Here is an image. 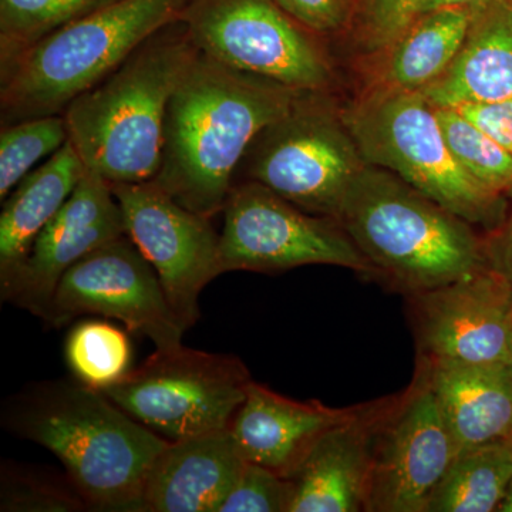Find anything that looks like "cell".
I'll return each instance as SVG.
<instances>
[{"instance_id":"obj_16","label":"cell","mask_w":512,"mask_h":512,"mask_svg":"<svg viewBox=\"0 0 512 512\" xmlns=\"http://www.w3.org/2000/svg\"><path fill=\"white\" fill-rule=\"evenodd\" d=\"M394 396L360 404L326 431L291 478V512L366 511L373 450Z\"/></svg>"},{"instance_id":"obj_5","label":"cell","mask_w":512,"mask_h":512,"mask_svg":"<svg viewBox=\"0 0 512 512\" xmlns=\"http://www.w3.org/2000/svg\"><path fill=\"white\" fill-rule=\"evenodd\" d=\"M188 0H113L0 67L2 127L62 114L141 43L180 20Z\"/></svg>"},{"instance_id":"obj_1","label":"cell","mask_w":512,"mask_h":512,"mask_svg":"<svg viewBox=\"0 0 512 512\" xmlns=\"http://www.w3.org/2000/svg\"><path fill=\"white\" fill-rule=\"evenodd\" d=\"M299 93L198 52L168 103L160 168L151 181L212 220L224 211L255 138Z\"/></svg>"},{"instance_id":"obj_28","label":"cell","mask_w":512,"mask_h":512,"mask_svg":"<svg viewBox=\"0 0 512 512\" xmlns=\"http://www.w3.org/2000/svg\"><path fill=\"white\" fill-rule=\"evenodd\" d=\"M90 510L69 477L3 461L0 511L82 512Z\"/></svg>"},{"instance_id":"obj_27","label":"cell","mask_w":512,"mask_h":512,"mask_svg":"<svg viewBox=\"0 0 512 512\" xmlns=\"http://www.w3.org/2000/svg\"><path fill=\"white\" fill-rule=\"evenodd\" d=\"M447 146L464 170L491 190H512V154L453 107H434Z\"/></svg>"},{"instance_id":"obj_2","label":"cell","mask_w":512,"mask_h":512,"mask_svg":"<svg viewBox=\"0 0 512 512\" xmlns=\"http://www.w3.org/2000/svg\"><path fill=\"white\" fill-rule=\"evenodd\" d=\"M0 420L55 454L92 511L141 512L148 473L170 443L76 379L29 384L6 400Z\"/></svg>"},{"instance_id":"obj_37","label":"cell","mask_w":512,"mask_h":512,"mask_svg":"<svg viewBox=\"0 0 512 512\" xmlns=\"http://www.w3.org/2000/svg\"><path fill=\"white\" fill-rule=\"evenodd\" d=\"M505 3H507L510 8H512V0H504Z\"/></svg>"},{"instance_id":"obj_21","label":"cell","mask_w":512,"mask_h":512,"mask_svg":"<svg viewBox=\"0 0 512 512\" xmlns=\"http://www.w3.org/2000/svg\"><path fill=\"white\" fill-rule=\"evenodd\" d=\"M86 171L67 140L10 192L0 214V289L12 281L40 232L62 210Z\"/></svg>"},{"instance_id":"obj_34","label":"cell","mask_w":512,"mask_h":512,"mask_svg":"<svg viewBox=\"0 0 512 512\" xmlns=\"http://www.w3.org/2000/svg\"><path fill=\"white\" fill-rule=\"evenodd\" d=\"M485 0H421L419 6V16L424 13L433 12L441 9L468 8L473 9Z\"/></svg>"},{"instance_id":"obj_24","label":"cell","mask_w":512,"mask_h":512,"mask_svg":"<svg viewBox=\"0 0 512 512\" xmlns=\"http://www.w3.org/2000/svg\"><path fill=\"white\" fill-rule=\"evenodd\" d=\"M64 357L74 379L103 390L130 372L133 348L126 333L103 322L86 320L73 326L64 343Z\"/></svg>"},{"instance_id":"obj_12","label":"cell","mask_w":512,"mask_h":512,"mask_svg":"<svg viewBox=\"0 0 512 512\" xmlns=\"http://www.w3.org/2000/svg\"><path fill=\"white\" fill-rule=\"evenodd\" d=\"M126 235L150 262L184 329L200 319L205 286L224 274L211 220L178 204L154 181L111 185Z\"/></svg>"},{"instance_id":"obj_35","label":"cell","mask_w":512,"mask_h":512,"mask_svg":"<svg viewBox=\"0 0 512 512\" xmlns=\"http://www.w3.org/2000/svg\"><path fill=\"white\" fill-rule=\"evenodd\" d=\"M500 512H512V478L510 483H508L507 490H505L503 501H501L500 507L498 510Z\"/></svg>"},{"instance_id":"obj_23","label":"cell","mask_w":512,"mask_h":512,"mask_svg":"<svg viewBox=\"0 0 512 512\" xmlns=\"http://www.w3.org/2000/svg\"><path fill=\"white\" fill-rule=\"evenodd\" d=\"M512 478V444L493 441L460 451L431 494L426 512H493Z\"/></svg>"},{"instance_id":"obj_18","label":"cell","mask_w":512,"mask_h":512,"mask_svg":"<svg viewBox=\"0 0 512 512\" xmlns=\"http://www.w3.org/2000/svg\"><path fill=\"white\" fill-rule=\"evenodd\" d=\"M352 409L298 402L252 382L229 430L245 460L292 478L316 441Z\"/></svg>"},{"instance_id":"obj_17","label":"cell","mask_w":512,"mask_h":512,"mask_svg":"<svg viewBox=\"0 0 512 512\" xmlns=\"http://www.w3.org/2000/svg\"><path fill=\"white\" fill-rule=\"evenodd\" d=\"M245 464L229 429L170 441L148 473L141 512H220Z\"/></svg>"},{"instance_id":"obj_25","label":"cell","mask_w":512,"mask_h":512,"mask_svg":"<svg viewBox=\"0 0 512 512\" xmlns=\"http://www.w3.org/2000/svg\"><path fill=\"white\" fill-rule=\"evenodd\" d=\"M113 0H0V67L40 39Z\"/></svg>"},{"instance_id":"obj_19","label":"cell","mask_w":512,"mask_h":512,"mask_svg":"<svg viewBox=\"0 0 512 512\" xmlns=\"http://www.w3.org/2000/svg\"><path fill=\"white\" fill-rule=\"evenodd\" d=\"M457 453L512 433L510 367L419 360Z\"/></svg>"},{"instance_id":"obj_4","label":"cell","mask_w":512,"mask_h":512,"mask_svg":"<svg viewBox=\"0 0 512 512\" xmlns=\"http://www.w3.org/2000/svg\"><path fill=\"white\" fill-rule=\"evenodd\" d=\"M336 221L397 291H429L487 266L474 225L441 207L396 174L365 165Z\"/></svg>"},{"instance_id":"obj_38","label":"cell","mask_w":512,"mask_h":512,"mask_svg":"<svg viewBox=\"0 0 512 512\" xmlns=\"http://www.w3.org/2000/svg\"><path fill=\"white\" fill-rule=\"evenodd\" d=\"M348 2L352 3V6L355 5V0H348ZM353 12V10H352Z\"/></svg>"},{"instance_id":"obj_10","label":"cell","mask_w":512,"mask_h":512,"mask_svg":"<svg viewBox=\"0 0 512 512\" xmlns=\"http://www.w3.org/2000/svg\"><path fill=\"white\" fill-rule=\"evenodd\" d=\"M222 212L224 274L333 265L376 278L375 268L338 221L303 211L256 181L235 184Z\"/></svg>"},{"instance_id":"obj_15","label":"cell","mask_w":512,"mask_h":512,"mask_svg":"<svg viewBox=\"0 0 512 512\" xmlns=\"http://www.w3.org/2000/svg\"><path fill=\"white\" fill-rule=\"evenodd\" d=\"M126 234L111 185L87 170L69 200L40 232L19 271L5 288L3 302L45 318L62 276L94 249Z\"/></svg>"},{"instance_id":"obj_13","label":"cell","mask_w":512,"mask_h":512,"mask_svg":"<svg viewBox=\"0 0 512 512\" xmlns=\"http://www.w3.org/2000/svg\"><path fill=\"white\" fill-rule=\"evenodd\" d=\"M457 450L429 382L417 367L377 430L367 512H426Z\"/></svg>"},{"instance_id":"obj_30","label":"cell","mask_w":512,"mask_h":512,"mask_svg":"<svg viewBox=\"0 0 512 512\" xmlns=\"http://www.w3.org/2000/svg\"><path fill=\"white\" fill-rule=\"evenodd\" d=\"M293 497L291 478L247 461L220 512H291Z\"/></svg>"},{"instance_id":"obj_7","label":"cell","mask_w":512,"mask_h":512,"mask_svg":"<svg viewBox=\"0 0 512 512\" xmlns=\"http://www.w3.org/2000/svg\"><path fill=\"white\" fill-rule=\"evenodd\" d=\"M248 180L296 207L336 220L365 160L329 92H301L245 154Z\"/></svg>"},{"instance_id":"obj_11","label":"cell","mask_w":512,"mask_h":512,"mask_svg":"<svg viewBox=\"0 0 512 512\" xmlns=\"http://www.w3.org/2000/svg\"><path fill=\"white\" fill-rule=\"evenodd\" d=\"M89 313L119 320L158 350L183 345L184 326L157 272L126 234L94 249L62 276L43 320L62 328Z\"/></svg>"},{"instance_id":"obj_29","label":"cell","mask_w":512,"mask_h":512,"mask_svg":"<svg viewBox=\"0 0 512 512\" xmlns=\"http://www.w3.org/2000/svg\"><path fill=\"white\" fill-rule=\"evenodd\" d=\"M421 0H355L352 23L367 55L393 42L419 16Z\"/></svg>"},{"instance_id":"obj_9","label":"cell","mask_w":512,"mask_h":512,"mask_svg":"<svg viewBox=\"0 0 512 512\" xmlns=\"http://www.w3.org/2000/svg\"><path fill=\"white\" fill-rule=\"evenodd\" d=\"M180 22L217 62L301 92L332 86V66L315 33L275 0H188Z\"/></svg>"},{"instance_id":"obj_22","label":"cell","mask_w":512,"mask_h":512,"mask_svg":"<svg viewBox=\"0 0 512 512\" xmlns=\"http://www.w3.org/2000/svg\"><path fill=\"white\" fill-rule=\"evenodd\" d=\"M473 9H441L417 16L390 45L373 53L367 86L421 92L456 59Z\"/></svg>"},{"instance_id":"obj_31","label":"cell","mask_w":512,"mask_h":512,"mask_svg":"<svg viewBox=\"0 0 512 512\" xmlns=\"http://www.w3.org/2000/svg\"><path fill=\"white\" fill-rule=\"evenodd\" d=\"M303 28L315 35H330L348 26L352 3L348 0H275Z\"/></svg>"},{"instance_id":"obj_8","label":"cell","mask_w":512,"mask_h":512,"mask_svg":"<svg viewBox=\"0 0 512 512\" xmlns=\"http://www.w3.org/2000/svg\"><path fill=\"white\" fill-rule=\"evenodd\" d=\"M254 380L237 356L183 345L158 350L103 392L168 441L229 429Z\"/></svg>"},{"instance_id":"obj_26","label":"cell","mask_w":512,"mask_h":512,"mask_svg":"<svg viewBox=\"0 0 512 512\" xmlns=\"http://www.w3.org/2000/svg\"><path fill=\"white\" fill-rule=\"evenodd\" d=\"M69 140L62 114L37 117L2 127L0 133V200L5 201L20 181L45 157H52Z\"/></svg>"},{"instance_id":"obj_20","label":"cell","mask_w":512,"mask_h":512,"mask_svg":"<svg viewBox=\"0 0 512 512\" xmlns=\"http://www.w3.org/2000/svg\"><path fill=\"white\" fill-rule=\"evenodd\" d=\"M420 93L434 107L512 99V8L504 0H485L473 8L456 59Z\"/></svg>"},{"instance_id":"obj_36","label":"cell","mask_w":512,"mask_h":512,"mask_svg":"<svg viewBox=\"0 0 512 512\" xmlns=\"http://www.w3.org/2000/svg\"><path fill=\"white\" fill-rule=\"evenodd\" d=\"M507 366L510 367V370L512 373V335H511L510 349H508Z\"/></svg>"},{"instance_id":"obj_32","label":"cell","mask_w":512,"mask_h":512,"mask_svg":"<svg viewBox=\"0 0 512 512\" xmlns=\"http://www.w3.org/2000/svg\"><path fill=\"white\" fill-rule=\"evenodd\" d=\"M512 154V99L453 107Z\"/></svg>"},{"instance_id":"obj_39","label":"cell","mask_w":512,"mask_h":512,"mask_svg":"<svg viewBox=\"0 0 512 512\" xmlns=\"http://www.w3.org/2000/svg\"><path fill=\"white\" fill-rule=\"evenodd\" d=\"M508 441L512 444V433L510 434V437H508Z\"/></svg>"},{"instance_id":"obj_33","label":"cell","mask_w":512,"mask_h":512,"mask_svg":"<svg viewBox=\"0 0 512 512\" xmlns=\"http://www.w3.org/2000/svg\"><path fill=\"white\" fill-rule=\"evenodd\" d=\"M505 197L511 200L510 210L507 208L504 220L483 238L488 265L512 284V190Z\"/></svg>"},{"instance_id":"obj_14","label":"cell","mask_w":512,"mask_h":512,"mask_svg":"<svg viewBox=\"0 0 512 512\" xmlns=\"http://www.w3.org/2000/svg\"><path fill=\"white\" fill-rule=\"evenodd\" d=\"M407 301L419 360L507 365L512 284L490 265Z\"/></svg>"},{"instance_id":"obj_6","label":"cell","mask_w":512,"mask_h":512,"mask_svg":"<svg viewBox=\"0 0 512 512\" xmlns=\"http://www.w3.org/2000/svg\"><path fill=\"white\" fill-rule=\"evenodd\" d=\"M367 165L384 168L471 225H500L507 197L461 167L447 146L436 109L420 92L366 86L340 107Z\"/></svg>"},{"instance_id":"obj_3","label":"cell","mask_w":512,"mask_h":512,"mask_svg":"<svg viewBox=\"0 0 512 512\" xmlns=\"http://www.w3.org/2000/svg\"><path fill=\"white\" fill-rule=\"evenodd\" d=\"M198 52L177 20L67 106L69 141L87 170L110 185L156 177L168 103Z\"/></svg>"}]
</instances>
